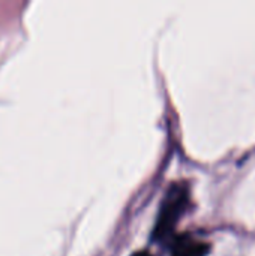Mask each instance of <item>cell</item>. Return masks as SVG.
Returning a JSON list of instances; mask_svg holds the SVG:
<instances>
[{"label": "cell", "mask_w": 255, "mask_h": 256, "mask_svg": "<svg viewBox=\"0 0 255 256\" xmlns=\"http://www.w3.org/2000/svg\"><path fill=\"white\" fill-rule=\"evenodd\" d=\"M210 246L201 242H192L188 237H180L173 243L171 256H207Z\"/></svg>", "instance_id": "2"}, {"label": "cell", "mask_w": 255, "mask_h": 256, "mask_svg": "<svg viewBox=\"0 0 255 256\" xmlns=\"http://www.w3.org/2000/svg\"><path fill=\"white\" fill-rule=\"evenodd\" d=\"M132 256H153L150 252H147V250H140V252H135Z\"/></svg>", "instance_id": "3"}, {"label": "cell", "mask_w": 255, "mask_h": 256, "mask_svg": "<svg viewBox=\"0 0 255 256\" xmlns=\"http://www.w3.org/2000/svg\"><path fill=\"white\" fill-rule=\"evenodd\" d=\"M188 202H189V192L183 183L173 184L168 189V194L162 202L159 218L152 234L153 242L162 243L171 237L176 224L179 222L180 216L185 213L188 207Z\"/></svg>", "instance_id": "1"}]
</instances>
